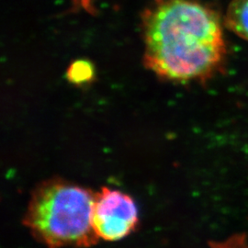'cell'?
<instances>
[{
    "instance_id": "cell-1",
    "label": "cell",
    "mask_w": 248,
    "mask_h": 248,
    "mask_svg": "<svg viewBox=\"0 0 248 248\" xmlns=\"http://www.w3.org/2000/svg\"><path fill=\"white\" fill-rule=\"evenodd\" d=\"M143 63L162 79L204 82L226 55L218 14L198 0H153L142 14Z\"/></svg>"
},
{
    "instance_id": "cell-2",
    "label": "cell",
    "mask_w": 248,
    "mask_h": 248,
    "mask_svg": "<svg viewBox=\"0 0 248 248\" xmlns=\"http://www.w3.org/2000/svg\"><path fill=\"white\" fill-rule=\"evenodd\" d=\"M95 195L66 180H47L31 197L24 223L49 248L91 247L98 240L92 222Z\"/></svg>"
},
{
    "instance_id": "cell-3",
    "label": "cell",
    "mask_w": 248,
    "mask_h": 248,
    "mask_svg": "<svg viewBox=\"0 0 248 248\" xmlns=\"http://www.w3.org/2000/svg\"><path fill=\"white\" fill-rule=\"evenodd\" d=\"M92 222L98 239L118 241L134 230L138 223V209L132 197L102 187L95 195Z\"/></svg>"
},
{
    "instance_id": "cell-4",
    "label": "cell",
    "mask_w": 248,
    "mask_h": 248,
    "mask_svg": "<svg viewBox=\"0 0 248 248\" xmlns=\"http://www.w3.org/2000/svg\"><path fill=\"white\" fill-rule=\"evenodd\" d=\"M225 23L236 35L248 41V0H232L231 2Z\"/></svg>"
},
{
    "instance_id": "cell-5",
    "label": "cell",
    "mask_w": 248,
    "mask_h": 248,
    "mask_svg": "<svg viewBox=\"0 0 248 248\" xmlns=\"http://www.w3.org/2000/svg\"><path fill=\"white\" fill-rule=\"evenodd\" d=\"M96 76L93 63L85 59L76 60L67 68V80L75 86L88 85L92 82Z\"/></svg>"
},
{
    "instance_id": "cell-6",
    "label": "cell",
    "mask_w": 248,
    "mask_h": 248,
    "mask_svg": "<svg viewBox=\"0 0 248 248\" xmlns=\"http://www.w3.org/2000/svg\"><path fill=\"white\" fill-rule=\"evenodd\" d=\"M211 248H248V242L245 235L237 234L222 243H215Z\"/></svg>"
},
{
    "instance_id": "cell-7",
    "label": "cell",
    "mask_w": 248,
    "mask_h": 248,
    "mask_svg": "<svg viewBox=\"0 0 248 248\" xmlns=\"http://www.w3.org/2000/svg\"><path fill=\"white\" fill-rule=\"evenodd\" d=\"M71 1L72 8L70 9L71 12H77L80 9H82L93 16L97 14V10L94 9L92 5V0H71Z\"/></svg>"
}]
</instances>
